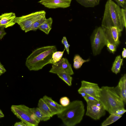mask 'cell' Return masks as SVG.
<instances>
[{
	"label": "cell",
	"mask_w": 126,
	"mask_h": 126,
	"mask_svg": "<svg viewBox=\"0 0 126 126\" xmlns=\"http://www.w3.org/2000/svg\"><path fill=\"white\" fill-rule=\"evenodd\" d=\"M46 19V15L34 22L30 27L27 31V32L31 31H35L38 29V27L43 23Z\"/></svg>",
	"instance_id": "cell-25"
},
{
	"label": "cell",
	"mask_w": 126,
	"mask_h": 126,
	"mask_svg": "<svg viewBox=\"0 0 126 126\" xmlns=\"http://www.w3.org/2000/svg\"><path fill=\"white\" fill-rule=\"evenodd\" d=\"M79 4L86 7H93L99 4L100 0H76Z\"/></svg>",
	"instance_id": "cell-19"
},
{
	"label": "cell",
	"mask_w": 126,
	"mask_h": 126,
	"mask_svg": "<svg viewBox=\"0 0 126 126\" xmlns=\"http://www.w3.org/2000/svg\"><path fill=\"white\" fill-rule=\"evenodd\" d=\"M60 102L61 105L64 107L67 106L70 103L69 99L66 96L61 97L60 99Z\"/></svg>",
	"instance_id": "cell-27"
},
{
	"label": "cell",
	"mask_w": 126,
	"mask_h": 126,
	"mask_svg": "<svg viewBox=\"0 0 126 126\" xmlns=\"http://www.w3.org/2000/svg\"><path fill=\"white\" fill-rule=\"evenodd\" d=\"M81 85L78 90L79 94L84 93L90 95L98 99L100 88L98 84L85 80L81 81Z\"/></svg>",
	"instance_id": "cell-9"
},
{
	"label": "cell",
	"mask_w": 126,
	"mask_h": 126,
	"mask_svg": "<svg viewBox=\"0 0 126 126\" xmlns=\"http://www.w3.org/2000/svg\"><path fill=\"white\" fill-rule=\"evenodd\" d=\"M105 45L107 46L108 50L110 52L114 53L116 51L117 46L110 42L107 39L106 40Z\"/></svg>",
	"instance_id": "cell-26"
},
{
	"label": "cell",
	"mask_w": 126,
	"mask_h": 126,
	"mask_svg": "<svg viewBox=\"0 0 126 126\" xmlns=\"http://www.w3.org/2000/svg\"><path fill=\"white\" fill-rule=\"evenodd\" d=\"M98 99L110 114L125 107L123 100L116 93L113 87L102 86L99 92Z\"/></svg>",
	"instance_id": "cell-3"
},
{
	"label": "cell",
	"mask_w": 126,
	"mask_h": 126,
	"mask_svg": "<svg viewBox=\"0 0 126 126\" xmlns=\"http://www.w3.org/2000/svg\"><path fill=\"white\" fill-rule=\"evenodd\" d=\"M66 49L64 47L63 51H56L53 52L52 56V59L50 63L55 65L62 58L63 54Z\"/></svg>",
	"instance_id": "cell-24"
},
{
	"label": "cell",
	"mask_w": 126,
	"mask_h": 126,
	"mask_svg": "<svg viewBox=\"0 0 126 126\" xmlns=\"http://www.w3.org/2000/svg\"><path fill=\"white\" fill-rule=\"evenodd\" d=\"M122 55L123 58H126V49L125 48H123V50L122 53Z\"/></svg>",
	"instance_id": "cell-35"
},
{
	"label": "cell",
	"mask_w": 126,
	"mask_h": 126,
	"mask_svg": "<svg viewBox=\"0 0 126 126\" xmlns=\"http://www.w3.org/2000/svg\"><path fill=\"white\" fill-rule=\"evenodd\" d=\"M57 51L55 46H47L35 49L27 58L25 65L30 71H37L50 63L53 52Z\"/></svg>",
	"instance_id": "cell-1"
},
{
	"label": "cell",
	"mask_w": 126,
	"mask_h": 126,
	"mask_svg": "<svg viewBox=\"0 0 126 126\" xmlns=\"http://www.w3.org/2000/svg\"><path fill=\"white\" fill-rule=\"evenodd\" d=\"M126 111L125 108L120 109L116 110L114 113V114L119 115H122Z\"/></svg>",
	"instance_id": "cell-30"
},
{
	"label": "cell",
	"mask_w": 126,
	"mask_h": 126,
	"mask_svg": "<svg viewBox=\"0 0 126 126\" xmlns=\"http://www.w3.org/2000/svg\"><path fill=\"white\" fill-rule=\"evenodd\" d=\"M49 72L57 74L60 72H63L71 75L74 74L71 64L68 60L64 58H62L55 64H52Z\"/></svg>",
	"instance_id": "cell-10"
},
{
	"label": "cell",
	"mask_w": 126,
	"mask_h": 126,
	"mask_svg": "<svg viewBox=\"0 0 126 126\" xmlns=\"http://www.w3.org/2000/svg\"><path fill=\"white\" fill-rule=\"evenodd\" d=\"M11 111L27 126H37L40 121L36 117L31 108L24 105H12Z\"/></svg>",
	"instance_id": "cell-5"
},
{
	"label": "cell",
	"mask_w": 126,
	"mask_h": 126,
	"mask_svg": "<svg viewBox=\"0 0 126 126\" xmlns=\"http://www.w3.org/2000/svg\"><path fill=\"white\" fill-rule=\"evenodd\" d=\"M2 74L1 72H0V76L1 75H2Z\"/></svg>",
	"instance_id": "cell-37"
},
{
	"label": "cell",
	"mask_w": 126,
	"mask_h": 126,
	"mask_svg": "<svg viewBox=\"0 0 126 126\" xmlns=\"http://www.w3.org/2000/svg\"><path fill=\"white\" fill-rule=\"evenodd\" d=\"M72 0H40L38 3L50 9L65 8L70 5Z\"/></svg>",
	"instance_id": "cell-12"
},
{
	"label": "cell",
	"mask_w": 126,
	"mask_h": 126,
	"mask_svg": "<svg viewBox=\"0 0 126 126\" xmlns=\"http://www.w3.org/2000/svg\"><path fill=\"white\" fill-rule=\"evenodd\" d=\"M111 26L116 27L121 32L125 27L121 8L112 0H108L105 5L101 27Z\"/></svg>",
	"instance_id": "cell-4"
},
{
	"label": "cell",
	"mask_w": 126,
	"mask_h": 126,
	"mask_svg": "<svg viewBox=\"0 0 126 126\" xmlns=\"http://www.w3.org/2000/svg\"><path fill=\"white\" fill-rule=\"evenodd\" d=\"M62 43L64 45L65 48L66 49L68 54H69V48L70 45L68 44L65 36H63L61 41Z\"/></svg>",
	"instance_id": "cell-28"
},
{
	"label": "cell",
	"mask_w": 126,
	"mask_h": 126,
	"mask_svg": "<svg viewBox=\"0 0 126 126\" xmlns=\"http://www.w3.org/2000/svg\"><path fill=\"white\" fill-rule=\"evenodd\" d=\"M122 116V115L110 114V115L101 124L102 126H106L110 125L116 121Z\"/></svg>",
	"instance_id": "cell-22"
},
{
	"label": "cell",
	"mask_w": 126,
	"mask_h": 126,
	"mask_svg": "<svg viewBox=\"0 0 126 126\" xmlns=\"http://www.w3.org/2000/svg\"><path fill=\"white\" fill-rule=\"evenodd\" d=\"M119 6L126 9V0H114Z\"/></svg>",
	"instance_id": "cell-29"
},
{
	"label": "cell",
	"mask_w": 126,
	"mask_h": 126,
	"mask_svg": "<svg viewBox=\"0 0 126 126\" xmlns=\"http://www.w3.org/2000/svg\"><path fill=\"white\" fill-rule=\"evenodd\" d=\"M52 19L51 17L46 18L45 21L38 27V29L48 34L52 28Z\"/></svg>",
	"instance_id": "cell-17"
},
{
	"label": "cell",
	"mask_w": 126,
	"mask_h": 126,
	"mask_svg": "<svg viewBox=\"0 0 126 126\" xmlns=\"http://www.w3.org/2000/svg\"><path fill=\"white\" fill-rule=\"evenodd\" d=\"M58 76L66 83L69 86L72 85V78L71 75L63 72L59 73L57 74Z\"/></svg>",
	"instance_id": "cell-23"
},
{
	"label": "cell",
	"mask_w": 126,
	"mask_h": 126,
	"mask_svg": "<svg viewBox=\"0 0 126 126\" xmlns=\"http://www.w3.org/2000/svg\"><path fill=\"white\" fill-rule=\"evenodd\" d=\"M102 28L106 39L118 46L120 43L119 37L121 35V31L115 26Z\"/></svg>",
	"instance_id": "cell-11"
},
{
	"label": "cell",
	"mask_w": 126,
	"mask_h": 126,
	"mask_svg": "<svg viewBox=\"0 0 126 126\" xmlns=\"http://www.w3.org/2000/svg\"><path fill=\"white\" fill-rule=\"evenodd\" d=\"M14 126H27L25 123L21 121L20 122H16Z\"/></svg>",
	"instance_id": "cell-33"
},
{
	"label": "cell",
	"mask_w": 126,
	"mask_h": 126,
	"mask_svg": "<svg viewBox=\"0 0 126 126\" xmlns=\"http://www.w3.org/2000/svg\"><path fill=\"white\" fill-rule=\"evenodd\" d=\"M106 38L101 27H98L93 31L91 37V42L93 54H99L105 45Z\"/></svg>",
	"instance_id": "cell-6"
},
{
	"label": "cell",
	"mask_w": 126,
	"mask_h": 126,
	"mask_svg": "<svg viewBox=\"0 0 126 126\" xmlns=\"http://www.w3.org/2000/svg\"><path fill=\"white\" fill-rule=\"evenodd\" d=\"M47 103L54 115H57L60 112L64 107L53 100L52 98L46 95L42 98Z\"/></svg>",
	"instance_id": "cell-15"
},
{
	"label": "cell",
	"mask_w": 126,
	"mask_h": 126,
	"mask_svg": "<svg viewBox=\"0 0 126 126\" xmlns=\"http://www.w3.org/2000/svg\"><path fill=\"white\" fill-rule=\"evenodd\" d=\"M86 115L95 120H99L106 114V110L99 101L87 100Z\"/></svg>",
	"instance_id": "cell-8"
},
{
	"label": "cell",
	"mask_w": 126,
	"mask_h": 126,
	"mask_svg": "<svg viewBox=\"0 0 126 126\" xmlns=\"http://www.w3.org/2000/svg\"><path fill=\"white\" fill-rule=\"evenodd\" d=\"M123 60V58H121L120 55L116 57L111 69L113 73L117 74L120 72L121 66L122 65Z\"/></svg>",
	"instance_id": "cell-18"
},
{
	"label": "cell",
	"mask_w": 126,
	"mask_h": 126,
	"mask_svg": "<svg viewBox=\"0 0 126 126\" xmlns=\"http://www.w3.org/2000/svg\"><path fill=\"white\" fill-rule=\"evenodd\" d=\"M90 60L89 59L86 60H84L79 55H75L73 60L74 67L75 69H78L81 67L83 63L88 62Z\"/></svg>",
	"instance_id": "cell-21"
},
{
	"label": "cell",
	"mask_w": 126,
	"mask_h": 126,
	"mask_svg": "<svg viewBox=\"0 0 126 126\" xmlns=\"http://www.w3.org/2000/svg\"><path fill=\"white\" fill-rule=\"evenodd\" d=\"M38 106L39 109L47 116L51 117L53 116L49 107L42 98L39 99Z\"/></svg>",
	"instance_id": "cell-16"
},
{
	"label": "cell",
	"mask_w": 126,
	"mask_h": 126,
	"mask_svg": "<svg viewBox=\"0 0 126 126\" xmlns=\"http://www.w3.org/2000/svg\"><path fill=\"white\" fill-rule=\"evenodd\" d=\"M31 109L35 116L40 121H46L51 118L44 113L38 107L31 108Z\"/></svg>",
	"instance_id": "cell-20"
},
{
	"label": "cell",
	"mask_w": 126,
	"mask_h": 126,
	"mask_svg": "<svg viewBox=\"0 0 126 126\" xmlns=\"http://www.w3.org/2000/svg\"><path fill=\"white\" fill-rule=\"evenodd\" d=\"M123 19L125 28L126 27V9L121 8Z\"/></svg>",
	"instance_id": "cell-31"
},
{
	"label": "cell",
	"mask_w": 126,
	"mask_h": 126,
	"mask_svg": "<svg viewBox=\"0 0 126 126\" xmlns=\"http://www.w3.org/2000/svg\"><path fill=\"white\" fill-rule=\"evenodd\" d=\"M4 115L2 112L1 110L0 109V118L4 117Z\"/></svg>",
	"instance_id": "cell-36"
},
{
	"label": "cell",
	"mask_w": 126,
	"mask_h": 126,
	"mask_svg": "<svg viewBox=\"0 0 126 126\" xmlns=\"http://www.w3.org/2000/svg\"><path fill=\"white\" fill-rule=\"evenodd\" d=\"M16 17L14 13H4L0 16V27L5 28L13 26L16 23Z\"/></svg>",
	"instance_id": "cell-13"
},
{
	"label": "cell",
	"mask_w": 126,
	"mask_h": 126,
	"mask_svg": "<svg viewBox=\"0 0 126 126\" xmlns=\"http://www.w3.org/2000/svg\"><path fill=\"white\" fill-rule=\"evenodd\" d=\"M6 71V70L1 63L0 61V72L2 74L4 73Z\"/></svg>",
	"instance_id": "cell-34"
},
{
	"label": "cell",
	"mask_w": 126,
	"mask_h": 126,
	"mask_svg": "<svg viewBox=\"0 0 126 126\" xmlns=\"http://www.w3.org/2000/svg\"><path fill=\"white\" fill-rule=\"evenodd\" d=\"M46 12L45 11L36 12L29 14L16 17V22L19 25L21 29L25 32L35 21L45 15Z\"/></svg>",
	"instance_id": "cell-7"
},
{
	"label": "cell",
	"mask_w": 126,
	"mask_h": 126,
	"mask_svg": "<svg viewBox=\"0 0 126 126\" xmlns=\"http://www.w3.org/2000/svg\"><path fill=\"white\" fill-rule=\"evenodd\" d=\"M116 93L122 98L125 104L126 103V74L120 79L117 85L114 87Z\"/></svg>",
	"instance_id": "cell-14"
},
{
	"label": "cell",
	"mask_w": 126,
	"mask_h": 126,
	"mask_svg": "<svg viewBox=\"0 0 126 126\" xmlns=\"http://www.w3.org/2000/svg\"><path fill=\"white\" fill-rule=\"evenodd\" d=\"M85 109L83 102L75 100L70 102L67 106L57 114L64 125L74 126L80 123L84 114Z\"/></svg>",
	"instance_id": "cell-2"
},
{
	"label": "cell",
	"mask_w": 126,
	"mask_h": 126,
	"mask_svg": "<svg viewBox=\"0 0 126 126\" xmlns=\"http://www.w3.org/2000/svg\"><path fill=\"white\" fill-rule=\"evenodd\" d=\"M4 28V27H0V40L6 34Z\"/></svg>",
	"instance_id": "cell-32"
}]
</instances>
